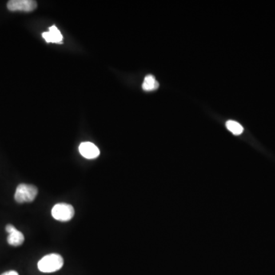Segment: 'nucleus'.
I'll list each match as a JSON object with an SVG mask.
<instances>
[{
  "instance_id": "20e7f679",
  "label": "nucleus",
  "mask_w": 275,
  "mask_h": 275,
  "mask_svg": "<svg viewBox=\"0 0 275 275\" xmlns=\"http://www.w3.org/2000/svg\"><path fill=\"white\" fill-rule=\"evenodd\" d=\"M7 8L9 11L29 13L37 8V2L33 0H11L8 2Z\"/></svg>"
},
{
  "instance_id": "9b49d317",
  "label": "nucleus",
  "mask_w": 275,
  "mask_h": 275,
  "mask_svg": "<svg viewBox=\"0 0 275 275\" xmlns=\"http://www.w3.org/2000/svg\"><path fill=\"white\" fill-rule=\"evenodd\" d=\"M1 275H18V272H15V271H9V272H5Z\"/></svg>"
},
{
  "instance_id": "1a4fd4ad",
  "label": "nucleus",
  "mask_w": 275,
  "mask_h": 275,
  "mask_svg": "<svg viewBox=\"0 0 275 275\" xmlns=\"http://www.w3.org/2000/svg\"><path fill=\"white\" fill-rule=\"evenodd\" d=\"M226 127L232 134L236 135V136H239L242 133L243 127L237 121L229 120L226 122Z\"/></svg>"
},
{
  "instance_id": "7ed1b4c3",
  "label": "nucleus",
  "mask_w": 275,
  "mask_h": 275,
  "mask_svg": "<svg viewBox=\"0 0 275 275\" xmlns=\"http://www.w3.org/2000/svg\"><path fill=\"white\" fill-rule=\"evenodd\" d=\"M52 215L53 218L58 221H70L74 216V209L73 206L70 204H64V203L57 204L52 208Z\"/></svg>"
},
{
  "instance_id": "39448f33",
  "label": "nucleus",
  "mask_w": 275,
  "mask_h": 275,
  "mask_svg": "<svg viewBox=\"0 0 275 275\" xmlns=\"http://www.w3.org/2000/svg\"><path fill=\"white\" fill-rule=\"evenodd\" d=\"M79 152L81 155L87 159H94L100 155V149L92 142H83L79 146Z\"/></svg>"
},
{
  "instance_id": "0eeeda50",
  "label": "nucleus",
  "mask_w": 275,
  "mask_h": 275,
  "mask_svg": "<svg viewBox=\"0 0 275 275\" xmlns=\"http://www.w3.org/2000/svg\"><path fill=\"white\" fill-rule=\"evenodd\" d=\"M8 243L13 246H19L23 244L25 237L22 232L18 230H15L9 235L7 238Z\"/></svg>"
},
{
  "instance_id": "9d476101",
  "label": "nucleus",
  "mask_w": 275,
  "mask_h": 275,
  "mask_svg": "<svg viewBox=\"0 0 275 275\" xmlns=\"http://www.w3.org/2000/svg\"><path fill=\"white\" fill-rule=\"evenodd\" d=\"M6 230L9 234H10L12 232H14L15 230H17V229L15 228L14 225L9 224V225H6Z\"/></svg>"
},
{
  "instance_id": "6e6552de",
  "label": "nucleus",
  "mask_w": 275,
  "mask_h": 275,
  "mask_svg": "<svg viewBox=\"0 0 275 275\" xmlns=\"http://www.w3.org/2000/svg\"><path fill=\"white\" fill-rule=\"evenodd\" d=\"M159 86V84L156 81L154 76L148 75L145 77V81L142 84V88L145 91H152L157 89Z\"/></svg>"
},
{
  "instance_id": "f257e3e1",
  "label": "nucleus",
  "mask_w": 275,
  "mask_h": 275,
  "mask_svg": "<svg viewBox=\"0 0 275 275\" xmlns=\"http://www.w3.org/2000/svg\"><path fill=\"white\" fill-rule=\"evenodd\" d=\"M64 259L58 254H50L38 261V268L40 272L43 273H53L62 268Z\"/></svg>"
},
{
  "instance_id": "423d86ee",
  "label": "nucleus",
  "mask_w": 275,
  "mask_h": 275,
  "mask_svg": "<svg viewBox=\"0 0 275 275\" xmlns=\"http://www.w3.org/2000/svg\"><path fill=\"white\" fill-rule=\"evenodd\" d=\"M42 37L48 43L61 44L63 42V35L55 25L49 28V32L44 33Z\"/></svg>"
},
{
  "instance_id": "f03ea898",
  "label": "nucleus",
  "mask_w": 275,
  "mask_h": 275,
  "mask_svg": "<svg viewBox=\"0 0 275 275\" xmlns=\"http://www.w3.org/2000/svg\"><path fill=\"white\" fill-rule=\"evenodd\" d=\"M38 188L32 184H22L17 187L15 200L18 204L30 203L34 201L38 195Z\"/></svg>"
}]
</instances>
